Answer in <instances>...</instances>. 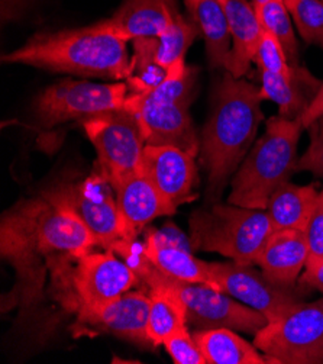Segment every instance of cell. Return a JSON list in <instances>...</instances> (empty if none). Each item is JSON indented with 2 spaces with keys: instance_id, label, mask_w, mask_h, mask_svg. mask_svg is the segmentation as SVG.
Wrapping results in <instances>:
<instances>
[{
  "instance_id": "cell-10",
  "label": "cell",
  "mask_w": 323,
  "mask_h": 364,
  "mask_svg": "<svg viewBox=\"0 0 323 364\" xmlns=\"http://www.w3.org/2000/svg\"><path fill=\"white\" fill-rule=\"evenodd\" d=\"M171 282L186 306L187 323L197 330L229 328L256 336L268 323L263 314L222 290L202 283H185L174 279Z\"/></svg>"
},
{
  "instance_id": "cell-22",
  "label": "cell",
  "mask_w": 323,
  "mask_h": 364,
  "mask_svg": "<svg viewBox=\"0 0 323 364\" xmlns=\"http://www.w3.org/2000/svg\"><path fill=\"white\" fill-rule=\"evenodd\" d=\"M186 8L203 36L209 64L214 68L225 67L231 54L232 40L221 0H186Z\"/></svg>"
},
{
  "instance_id": "cell-30",
  "label": "cell",
  "mask_w": 323,
  "mask_h": 364,
  "mask_svg": "<svg viewBox=\"0 0 323 364\" xmlns=\"http://www.w3.org/2000/svg\"><path fill=\"white\" fill-rule=\"evenodd\" d=\"M254 61L257 63L260 71H268L283 76L295 75L296 70L300 67L293 65L289 61L281 43L277 40V36L267 29H263Z\"/></svg>"
},
{
  "instance_id": "cell-1",
  "label": "cell",
  "mask_w": 323,
  "mask_h": 364,
  "mask_svg": "<svg viewBox=\"0 0 323 364\" xmlns=\"http://www.w3.org/2000/svg\"><path fill=\"white\" fill-rule=\"evenodd\" d=\"M97 245L94 235L65 200L60 186L22 200L2 215L0 254L16 273V283L4 312H23L43 302L51 263L64 256H82Z\"/></svg>"
},
{
  "instance_id": "cell-8",
  "label": "cell",
  "mask_w": 323,
  "mask_h": 364,
  "mask_svg": "<svg viewBox=\"0 0 323 364\" xmlns=\"http://www.w3.org/2000/svg\"><path fill=\"white\" fill-rule=\"evenodd\" d=\"M129 95L126 83H90L64 80L45 89L35 111L45 127L99 117L125 107Z\"/></svg>"
},
{
  "instance_id": "cell-16",
  "label": "cell",
  "mask_w": 323,
  "mask_h": 364,
  "mask_svg": "<svg viewBox=\"0 0 323 364\" xmlns=\"http://www.w3.org/2000/svg\"><path fill=\"white\" fill-rule=\"evenodd\" d=\"M114 189L122 227V242L119 245L133 242L139 232L157 218L173 215L177 210L141 170L119 181Z\"/></svg>"
},
{
  "instance_id": "cell-21",
  "label": "cell",
  "mask_w": 323,
  "mask_h": 364,
  "mask_svg": "<svg viewBox=\"0 0 323 364\" xmlns=\"http://www.w3.org/2000/svg\"><path fill=\"white\" fill-rule=\"evenodd\" d=\"M263 100L274 102L280 109V117L299 119L322 86L310 73L299 67L295 75L283 76L268 71H260Z\"/></svg>"
},
{
  "instance_id": "cell-29",
  "label": "cell",
  "mask_w": 323,
  "mask_h": 364,
  "mask_svg": "<svg viewBox=\"0 0 323 364\" xmlns=\"http://www.w3.org/2000/svg\"><path fill=\"white\" fill-rule=\"evenodd\" d=\"M289 12L302 38L309 44L323 47V0H297Z\"/></svg>"
},
{
  "instance_id": "cell-26",
  "label": "cell",
  "mask_w": 323,
  "mask_h": 364,
  "mask_svg": "<svg viewBox=\"0 0 323 364\" xmlns=\"http://www.w3.org/2000/svg\"><path fill=\"white\" fill-rule=\"evenodd\" d=\"M197 36H202L197 25L190 18L175 12L171 23L158 36V61L165 68H170L173 64L185 60L187 50Z\"/></svg>"
},
{
  "instance_id": "cell-15",
  "label": "cell",
  "mask_w": 323,
  "mask_h": 364,
  "mask_svg": "<svg viewBox=\"0 0 323 364\" xmlns=\"http://www.w3.org/2000/svg\"><path fill=\"white\" fill-rule=\"evenodd\" d=\"M141 173L175 208L193 198V186L197 178L195 156L182 149L146 144Z\"/></svg>"
},
{
  "instance_id": "cell-7",
  "label": "cell",
  "mask_w": 323,
  "mask_h": 364,
  "mask_svg": "<svg viewBox=\"0 0 323 364\" xmlns=\"http://www.w3.org/2000/svg\"><path fill=\"white\" fill-rule=\"evenodd\" d=\"M83 128L96 149L100 171L116 186L141 170L146 141L136 117L126 107L83 121Z\"/></svg>"
},
{
  "instance_id": "cell-19",
  "label": "cell",
  "mask_w": 323,
  "mask_h": 364,
  "mask_svg": "<svg viewBox=\"0 0 323 364\" xmlns=\"http://www.w3.org/2000/svg\"><path fill=\"white\" fill-rule=\"evenodd\" d=\"M139 252L157 270L174 280L212 286L209 263L196 259L192 248L164 240L157 228L147 231Z\"/></svg>"
},
{
  "instance_id": "cell-27",
  "label": "cell",
  "mask_w": 323,
  "mask_h": 364,
  "mask_svg": "<svg viewBox=\"0 0 323 364\" xmlns=\"http://www.w3.org/2000/svg\"><path fill=\"white\" fill-rule=\"evenodd\" d=\"M256 12L263 29H267L275 35L289 61L293 65H299V47L290 21V12L283 0H270L268 4L256 8Z\"/></svg>"
},
{
  "instance_id": "cell-37",
  "label": "cell",
  "mask_w": 323,
  "mask_h": 364,
  "mask_svg": "<svg viewBox=\"0 0 323 364\" xmlns=\"http://www.w3.org/2000/svg\"><path fill=\"white\" fill-rule=\"evenodd\" d=\"M16 2H19V0H2V5H4V8H6V6L11 8Z\"/></svg>"
},
{
  "instance_id": "cell-2",
  "label": "cell",
  "mask_w": 323,
  "mask_h": 364,
  "mask_svg": "<svg viewBox=\"0 0 323 364\" xmlns=\"http://www.w3.org/2000/svg\"><path fill=\"white\" fill-rule=\"evenodd\" d=\"M260 87L226 71L213 95L203 131L202 157L207 170V203H217L243 160L264 119Z\"/></svg>"
},
{
  "instance_id": "cell-31",
  "label": "cell",
  "mask_w": 323,
  "mask_h": 364,
  "mask_svg": "<svg viewBox=\"0 0 323 364\" xmlns=\"http://www.w3.org/2000/svg\"><path fill=\"white\" fill-rule=\"evenodd\" d=\"M303 232L309 247L305 273H312L323 263V189L319 192L316 205Z\"/></svg>"
},
{
  "instance_id": "cell-18",
  "label": "cell",
  "mask_w": 323,
  "mask_h": 364,
  "mask_svg": "<svg viewBox=\"0 0 323 364\" xmlns=\"http://www.w3.org/2000/svg\"><path fill=\"white\" fill-rule=\"evenodd\" d=\"M309 247L300 230L274 231L257 259L263 273L274 283L296 287L302 270L306 269Z\"/></svg>"
},
{
  "instance_id": "cell-34",
  "label": "cell",
  "mask_w": 323,
  "mask_h": 364,
  "mask_svg": "<svg viewBox=\"0 0 323 364\" xmlns=\"http://www.w3.org/2000/svg\"><path fill=\"white\" fill-rule=\"evenodd\" d=\"M322 117H323V83H322L320 89L317 90V93L314 95V97L312 99L306 111L299 118V121H300L302 127L305 129H307L314 121H317Z\"/></svg>"
},
{
  "instance_id": "cell-24",
  "label": "cell",
  "mask_w": 323,
  "mask_h": 364,
  "mask_svg": "<svg viewBox=\"0 0 323 364\" xmlns=\"http://www.w3.org/2000/svg\"><path fill=\"white\" fill-rule=\"evenodd\" d=\"M207 364H267L271 360L234 330H197L193 334Z\"/></svg>"
},
{
  "instance_id": "cell-36",
  "label": "cell",
  "mask_w": 323,
  "mask_h": 364,
  "mask_svg": "<svg viewBox=\"0 0 323 364\" xmlns=\"http://www.w3.org/2000/svg\"><path fill=\"white\" fill-rule=\"evenodd\" d=\"M270 0H253V6L254 8H258V6H261V5H265V4H268Z\"/></svg>"
},
{
  "instance_id": "cell-9",
  "label": "cell",
  "mask_w": 323,
  "mask_h": 364,
  "mask_svg": "<svg viewBox=\"0 0 323 364\" xmlns=\"http://www.w3.org/2000/svg\"><path fill=\"white\" fill-rule=\"evenodd\" d=\"M212 287L238 299L243 305L263 314L268 322L289 314L303 304V294L297 287H285L271 282L263 270L253 266L228 263H209Z\"/></svg>"
},
{
  "instance_id": "cell-32",
  "label": "cell",
  "mask_w": 323,
  "mask_h": 364,
  "mask_svg": "<svg viewBox=\"0 0 323 364\" xmlns=\"http://www.w3.org/2000/svg\"><path fill=\"white\" fill-rule=\"evenodd\" d=\"M175 364H207L199 344L189 333V328L170 336L163 344Z\"/></svg>"
},
{
  "instance_id": "cell-13",
  "label": "cell",
  "mask_w": 323,
  "mask_h": 364,
  "mask_svg": "<svg viewBox=\"0 0 323 364\" xmlns=\"http://www.w3.org/2000/svg\"><path fill=\"white\" fill-rule=\"evenodd\" d=\"M125 107L136 117L146 144L171 145L192 156L199 153L200 144L187 106L129 93Z\"/></svg>"
},
{
  "instance_id": "cell-28",
  "label": "cell",
  "mask_w": 323,
  "mask_h": 364,
  "mask_svg": "<svg viewBox=\"0 0 323 364\" xmlns=\"http://www.w3.org/2000/svg\"><path fill=\"white\" fill-rule=\"evenodd\" d=\"M196 85V70L187 67L185 60L173 64L168 68L165 80L153 92L146 93L155 99L180 103L189 107L195 96Z\"/></svg>"
},
{
  "instance_id": "cell-6",
  "label": "cell",
  "mask_w": 323,
  "mask_h": 364,
  "mask_svg": "<svg viewBox=\"0 0 323 364\" xmlns=\"http://www.w3.org/2000/svg\"><path fill=\"white\" fill-rule=\"evenodd\" d=\"M254 337V344L271 363H323V299L300 304L289 314L270 321Z\"/></svg>"
},
{
  "instance_id": "cell-38",
  "label": "cell",
  "mask_w": 323,
  "mask_h": 364,
  "mask_svg": "<svg viewBox=\"0 0 323 364\" xmlns=\"http://www.w3.org/2000/svg\"><path fill=\"white\" fill-rule=\"evenodd\" d=\"M283 2H284V5L287 6V9H289L293 4H296V2H297V0H283Z\"/></svg>"
},
{
  "instance_id": "cell-14",
  "label": "cell",
  "mask_w": 323,
  "mask_h": 364,
  "mask_svg": "<svg viewBox=\"0 0 323 364\" xmlns=\"http://www.w3.org/2000/svg\"><path fill=\"white\" fill-rule=\"evenodd\" d=\"M150 296L142 292H126L103 306L80 309L73 330L76 336L112 334L135 344L151 346L148 338Z\"/></svg>"
},
{
  "instance_id": "cell-25",
  "label": "cell",
  "mask_w": 323,
  "mask_h": 364,
  "mask_svg": "<svg viewBox=\"0 0 323 364\" xmlns=\"http://www.w3.org/2000/svg\"><path fill=\"white\" fill-rule=\"evenodd\" d=\"M157 48L158 38H138L133 41V55L125 80L131 93H150L165 80L168 68L158 61Z\"/></svg>"
},
{
  "instance_id": "cell-20",
  "label": "cell",
  "mask_w": 323,
  "mask_h": 364,
  "mask_svg": "<svg viewBox=\"0 0 323 364\" xmlns=\"http://www.w3.org/2000/svg\"><path fill=\"white\" fill-rule=\"evenodd\" d=\"M231 31V54L225 70L242 79L254 61L261 40L263 26L253 4L248 0H221Z\"/></svg>"
},
{
  "instance_id": "cell-4",
  "label": "cell",
  "mask_w": 323,
  "mask_h": 364,
  "mask_svg": "<svg viewBox=\"0 0 323 364\" xmlns=\"http://www.w3.org/2000/svg\"><path fill=\"white\" fill-rule=\"evenodd\" d=\"M299 119L274 117L265 134L256 142L232 178L229 203L265 209L271 195L297 171V144L302 135Z\"/></svg>"
},
{
  "instance_id": "cell-17",
  "label": "cell",
  "mask_w": 323,
  "mask_h": 364,
  "mask_svg": "<svg viewBox=\"0 0 323 364\" xmlns=\"http://www.w3.org/2000/svg\"><path fill=\"white\" fill-rule=\"evenodd\" d=\"M178 12L175 0H124L114 16L96 25L124 41L158 38Z\"/></svg>"
},
{
  "instance_id": "cell-23",
  "label": "cell",
  "mask_w": 323,
  "mask_h": 364,
  "mask_svg": "<svg viewBox=\"0 0 323 364\" xmlns=\"http://www.w3.org/2000/svg\"><path fill=\"white\" fill-rule=\"evenodd\" d=\"M319 196L314 185L297 186L287 181L270 198L265 208L274 231L300 230L305 231Z\"/></svg>"
},
{
  "instance_id": "cell-11",
  "label": "cell",
  "mask_w": 323,
  "mask_h": 364,
  "mask_svg": "<svg viewBox=\"0 0 323 364\" xmlns=\"http://www.w3.org/2000/svg\"><path fill=\"white\" fill-rule=\"evenodd\" d=\"M138 282L135 270L112 250L103 252L90 250L79 256L71 269L79 311L109 304L129 292Z\"/></svg>"
},
{
  "instance_id": "cell-35",
  "label": "cell",
  "mask_w": 323,
  "mask_h": 364,
  "mask_svg": "<svg viewBox=\"0 0 323 364\" xmlns=\"http://www.w3.org/2000/svg\"><path fill=\"white\" fill-rule=\"evenodd\" d=\"M300 287L316 289L323 292V263L312 273H303L299 282Z\"/></svg>"
},
{
  "instance_id": "cell-33",
  "label": "cell",
  "mask_w": 323,
  "mask_h": 364,
  "mask_svg": "<svg viewBox=\"0 0 323 364\" xmlns=\"http://www.w3.org/2000/svg\"><path fill=\"white\" fill-rule=\"evenodd\" d=\"M310 145L297 161V170L310 171L323 177V117L314 121L309 128Z\"/></svg>"
},
{
  "instance_id": "cell-5",
  "label": "cell",
  "mask_w": 323,
  "mask_h": 364,
  "mask_svg": "<svg viewBox=\"0 0 323 364\" xmlns=\"http://www.w3.org/2000/svg\"><path fill=\"white\" fill-rule=\"evenodd\" d=\"M273 232L265 209L210 203L190 216V241L195 251L218 252L239 264H257Z\"/></svg>"
},
{
  "instance_id": "cell-12",
  "label": "cell",
  "mask_w": 323,
  "mask_h": 364,
  "mask_svg": "<svg viewBox=\"0 0 323 364\" xmlns=\"http://www.w3.org/2000/svg\"><path fill=\"white\" fill-rule=\"evenodd\" d=\"M60 189L94 235L97 245L115 250L122 242L121 216L116 195L114 196L115 189L102 171L90 174L79 183L60 186Z\"/></svg>"
},
{
  "instance_id": "cell-3",
  "label": "cell",
  "mask_w": 323,
  "mask_h": 364,
  "mask_svg": "<svg viewBox=\"0 0 323 364\" xmlns=\"http://www.w3.org/2000/svg\"><path fill=\"white\" fill-rule=\"evenodd\" d=\"M126 43L93 23L35 35L2 60L79 76L126 80L131 67Z\"/></svg>"
}]
</instances>
